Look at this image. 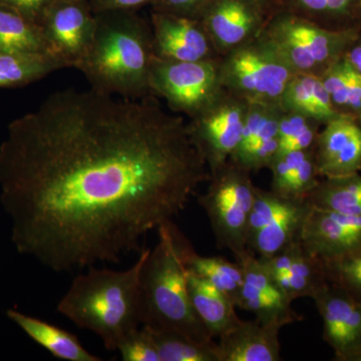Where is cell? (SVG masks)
I'll list each match as a JSON object with an SVG mask.
<instances>
[{
	"instance_id": "cell-1",
	"label": "cell",
	"mask_w": 361,
	"mask_h": 361,
	"mask_svg": "<svg viewBox=\"0 0 361 361\" xmlns=\"http://www.w3.org/2000/svg\"><path fill=\"white\" fill-rule=\"evenodd\" d=\"M210 178L156 99L61 90L8 125L0 202L18 253L54 272L118 263Z\"/></svg>"
},
{
	"instance_id": "cell-2",
	"label": "cell",
	"mask_w": 361,
	"mask_h": 361,
	"mask_svg": "<svg viewBox=\"0 0 361 361\" xmlns=\"http://www.w3.org/2000/svg\"><path fill=\"white\" fill-rule=\"evenodd\" d=\"M153 59L149 21L137 11H104L96 13L94 37L78 70L97 92L142 99L151 94Z\"/></svg>"
},
{
	"instance_id": "cell-3",
	"label": "cell",
	"mask_w": 361,
	"mask_h": 361,
	"mask_svg": "<svg viewBox=\"0 0 361 361\" xmlns=\"http://www.w3.org/2000/svg\"><path fill=\"white\" fill-rule=\"evenodd\" d=\"M149 251L142 247L129 269L87 268L73 280L56 310L78 329L97 334L108 350H116L142 324L140 273Z\"/></svg>"
},
{
	"instance_id": "cell-4",
	"label": "cell",
	"mask_w": 361,
	"mask_h": 361,
	"mask_svg": "<svg viewBox=\"0 0 361 361\" xmlns=\"http://www.w3.org/2000/svg\"><path fill=\"white\" fill-rule=\"evenodd\" d=\"M158 243L140 273L142 326L175 332L198 342L214 341L195 312L187 283V267L173 220L158 228Z\"/></svg>"
},
{
	"instance_id": "cell-5",
	"label": "cell",
	"mask_w": 361,
	"mask_h": 361,
	"mask_svg": "<svg viewBox=\"0 0 361 361\" xmlns=\"http://www.w3.org/2000/svg\"><path fill=\"white\" fill-rule=\"evenodd\" d=\"M361 28L332 30L287 13L268 16L259 37L295 73L320 77L345 54Z\"/></svg>"
},
{
	"instance_id": "cell-6",
	"label": "cell",
	"mask_w": 361,
	"mask_h": 361,
	"mask_svg": "<svg viewBox=\"0 0 361 361\" xmlns=\"http://www.w3.org/2000/svg\"><path fill=\"white\" fill-rule=\"evenodd\" d=\"M208 182L207 191L198 197L199 205L210 221L218 248L229 249L239 257L250 251L247 235L257 187L251 173L230 161L210 174Z\"/></svg>"
},
{
	"instance_id": "cell-7",
	"label": "cell",
	"mask_w": 361,
	"mask_h": 361,
	"mask_svg": "<svg viewBox=\"0 0 361 361\" xmlns=\"http://www.w3.org/2000/svg\"><path fill=\"white\" fill-rule=\"evenodd\" d=\"M223 87L248 103H280L295 75L260 37L233 49L220 59Z\"/></svg>"
},
{
	"instance_id": "cell-8",
	"label": "cell",
	"mask_w": 361,
	"mask_h": 361,
	"mask_svg": "<svg viewBox=\"0 0 361 361\" xmlns=\"http://www.w3.org/2000/svg\"><path fill=\"white\" fill-rule=\"evenodd\" d=\"M220 59L178 61L154 56L149 71V92L163 97L173 113L193 118L224 92Z\"/></svg>"
},
{
	"instance_id": "cell-9",
	"label": "cell",
	"mask_w": 361,
	"mask_h": 361,
	"mask_svg": "<svg viewBox=\"0 0 361 361\" xmlns=\"http://www.w3.org/2000/svg\"><path fill=\"white\" fill-rule=\"evenodd\" d=\"M249 103L228 90L187 123L188 135L209 174L222 168L238 147Z\"/></svg>"
},
{
	"instance_id": "cell-10",
	"label": "cell",
	"mask_w": 361,
	"mask_h": 361,
	"mask_svg": "<svg viewBox=\"0 0 361 361\" xmlns=\"http://www.w3.org/2000/svg\"><path fill=\"white\" fill-rule=\"evenodd\" d=\"M305 199H292L256 188L249 218L247 247L259 258L275 255L300 236L310 211Z\"/></svg>"
},
{
	"instance_id": "cell-11",
	"label": "cell",
	"mask_w": 361,
	"mask_h": 361,
	"mask_svg": "<svg viewBox=\"0 0 361 361\" xmlns=\"http://www.w3.org/2000/svg\"><path fill=\"white\" fill-rule=\"evenodd\" d=\"M39 26L49 56L63 68H78L94 37L96 13L89 0H58Z\"/></svg>"
},
{
	"instance_id": "cell-12",
	"label": "cell",
	"mask_w": 361,
	"mask_h": 361,
	"mask_svg": "<svg viewBox=\"0 0 361 361\" xmlns=\"http://www.w3.org/2000/svg\"><path fill=\"white\" fill-rule=\"evenodd\" d=\"M323 323V338L337 361H360L361 301L327 284L313 297Z\"/></svg>"
},
{
	"instance_id": "cell-13",
	"label": "cell",
	"mask_w": 361,
	"mask_h": 361,
	"mask_svg": "<svg viewBox=\"0 0 361 361\" xmlns=\"http://www.w3.org/2000/svg\"><path fill=\"white\" fill-rule=\"evenodd\" d=\"M149 25L155 58L178 61L221 58L199 18L152 11Z\"/></svg>"
},
{
	"instance_id": "cell-14",
	"label": "cell",
	"mask_w": 361,
	"mask_h": 361,
	"mask_svg": "<svg viewBox=\"0 0 361 361\" xmlns=\"http://www.w3.org/2000/svg\"><path fill=\"white\" fill-rule=\"evenodd\" d=\"M199 20L223 56L257 37L267 16L254 0H213Z\"/></svg>"
},
{
	"instance_id": "cell-15",
	"label": "cell",
	"mask_w": 361,
	"mask_h": 361,
	"mask_svg": "<svg viewBox=\"0 0 361 361\" xmlns=\"http://www.w3.org/2000/svg\"><path fill=\"white\" fill-rule=\"evenodd\" d=\"M243 271V286L238 308L249 311L256 319L264 323H276L282 327L300 322L292 308V302L278 287L267 270L251 251L236 258Z\"/></svg>"
},
{
	"instance_id": "cell-16",
	"label": "cell",
	"mask_w": 361,
	"mask_h": 361,
	"mask_svg": "<svg viewBox=\"0 0 361 361\" xmlns=\"http://www.w3.org/2000/svg\"><path fill=\"white\" fill-rule=\"evenodd\" d=\"M299 239L303 248L320 260L338 257L361 245V216L310 206Z\"/></svg>"
},
{
	"instance_id": "cell-17",
	"label": "cell",
	"mask_w": 361,
	"mask_h": 361,
	"mask_svg": "<svg viewBox=\"0 0 361 361\" xmlns=\"http://www.w3.org/2000/svg\"><path fill=\"white\" fill-rule=\"evenodd\" d=\"M320 178L361 172V128L350 116H338L322 126L314 146Z\"/></svg>"
},
{
	"instance_id": "cell-18",
	"label": "cell",
	"mask_w": 361,
	"mask_h": 361,
	"mask_svg": "<svg viewBox=\"0 0 361 361\" xmlns=\"http://www.w3.org/2000/svg\"><path fill=\"white\" fill-rule=\"evenodd\" d=\"M258 259L291 302L313 298L329 284L322 261L308 253L299 238L275 255Z\"/></svg>"
},
{
	"instance_id": "cell-19",
	"label": "cell",
	"mask_w": 361,
	"mask_h": 361,
	"mask_svg": "<svg viewBox=\"0 0 361 361\" xmlns=\"http://www.w3.org/2000/svg\"><path fill=\"white\" fill-rule=\"evenodd\" d=\"M281 325L240 319L218 338L221 361H280Z\"/></svg>"
},
{
	"instance_id": "cell-20",
	"label": "cell",
	"mask_w": 361,
	"mask_h": 361,
	"mask_svg": "<svg viewBox=\"0 0 361 361\" xmlns=\"http://www.w3.org/2000/svg\"><path fill=\"white\" fill-rule=\"evenodd\" d=\"M361 0H274L271 14L300 16L332 30L361 28Z\"/></svg>"
},
{
	"instance_id": "cell-21",
	"label": "cell",
	"mask_w": 361,
	"mask_h": 361,
	"mask_svg": "<svg viewBox=\"0 0 361 361\" xmlns=\"http://www.w3.org/2000/svg\"><path fill=\"white\" fill-rule=\"evenodd\" d=\"M188 291L195 312L213 338L239 322L231 299L203 278L187 269Z\"/></svg>"
},
{
	"instance_id": "cell-22",
	"label": "cell",
	"mask_w": 361,
	"mask_h": 361,
	"mask_svg": "<svg viewBox=\"0 0 361 361\" xmlns=\"http://www.w3.org/2000/svg\"><path fill=\"white\" fill-rule=\"evenodd\" d=\"M177 236L187 269L212 284L218 290L229 297L238 307L243 286V271L239 263L237 261L233 263L219 256L199 255L180 229L178 230Z\"/></svg>"
},
{
	"instance_id": "cell-23",
	"label": "cell",
	"mask_w": 361,
	"mask_h": 361,
	"mask_svg": "<svg viewBox=\"0 0 361 361\" xmlns=\"http://www.w3.org/2000/svg\"><path fill=\"white\" fill-rule=\"evenodd\" d=\"M7 317L16 323L33 341L47 349L54 357L68 361H102L82 345L77 336L39 318L16 310L6 311Z\"/></svg>"
},
{
	"instance_id": "cell-24",
	"label": "cell",
	"mask_w": 361,
	"mask_h": 361,
	"mask_svg": "<svg viewBox=\"0 0 361 361\" xmlns=\"http://www.w3.org/2000/svg\"><path fill=\"white\" fill-rule=\"evenodd\" d=\"M279 104L283 111L303 114L322 126L338 116L320 78L307 73L292 77Z\"/></svg>"
},
{
	"instance_id": "cell-25",
	"label": "cell",
	"mask_w": 361,
	"mask_h": 361,
	"mask_svg": "<svg viewBox=\"0 0 361 361\" xmlns=\"http://www.w3.org/2000/svg\"><path fill=\"white\" fill-rule=\"evenodd\" d=\"M305 200L311 207L322 210L361 216V172L322 178Z\"/></svg>"
},
{
	"instance_id": "cell-26",
	"label": "cell",
	"mask_w": 361,
	"mask_h": 361,
	"mask_svg": "<svg viewBox=\"0 0 361 361\" xmlns=\"http://www.w3.org/2000/svg\"><path fill=\"white\" fill-rule=\"evenodd\" d=\"M0 51L49 56L40 26L6 6H0Z\"/></svg>"
},
{
	"instance_id": "cell-27",
	"label": "cell",
	"mask_w": 361,
	"mask_h": 361,
	"mask_svg": "<svg viewBox=\"0 0 361 361\" xmlns=\"http://www.w3.org/2000/svg\"><path fill=\"white\" fill-rule=\"evenodd\" d=\"M337 115L357 118L361 111V75L342 56L320 75Z\"/></svg>"
},
{
	"instance_id": "cell-28",
	"label": "cell",
	"mask_w": 361,
	"mask_h": 361,
	"mask_svg": "<svg viewBox=\"0 0 361 361\" xmlns=\"http://www.w3.org/2000/svg\"><path fill=\"white\" fill-rule=\"evenodd\" d=\"M59 68H63V66L47 54L0 51V87H25Z\"/></svg>"
},
{
	"instance_id": "cell-29",
	"label": "cell",
	"mask_w": 361,
	"mask_h": 361,
	"mask_svg": "<svg viewBox=\"0 0 361 361\" xmlns=\"http://www.w3.org/2000/svg\"><path fill=\"white\" fill-rule=\"evenodd\" d=\"M148 329L160 361H221L217 342H198L175 332Z\"/></svg>"
},
{
	"instance_id": "cell-30",
	"label": "cell",
	"mask_w": 361,
	"mask_h": 361,
	"mask_svg": "<svg viewBox=\"0 0 361 361\" xmlns=\"http://www.w3.org/2000/svg\"><path fill=\"white\" fill-rule=\"evenodd\" d=\"M322 261L327 282L361 301V245L338 257Z\"/></svg>"
},
{
	"instance_id": "cell-31",
	"label": "cell",
	"mask_w": 361,
	"mask_h": 361,
	"mask_svg": "<svg viewBox=\"0 0 361 361\" xmlns=\"http://www.w3.org/2000/svg\"><path fill=\"white\" fill-rule=\"evenodd\" d=\"M319 180L320 177L316 168L314 148H313L299 164L281 193L278 195L292 199H305Z\"/></svg>"
},
{
	"instance_id": "cell-32",
	"label": "cell",
	"mask_w": 361,
	"mask_h": 361,
	"mask_svg": "<svg viewBox=\"0 0 361 361\" xmlns=\"http://www.w3.org/2000/svg\"><path fill=\"white\" fill-rule=\"evenodd\" d=\"M116 350L125 361H160L151 334L145 326L126 337Z\"/></svg>"
},
{
	"instance_id": "cell-33",
	"label": "cell",
	"mask_w": 361,
	"mask_h": 361,
	"mask_svg": "<svg viewBox=\"0 0 361 361\" xmlns=\"http://www.w3.org/2000/svg\"><path fill=\"white\" fill-rule=\"evenodd\" d=\"M310 151V149L290 152V153L275 157L269 167L272 172L271 191L276 194L281 193L282 190L286 186L287 182L295 172L299 164L303 161Z\"/></svg>"
},
{
	"instance_id": "cell-34",
	"label": "cell",
	"mask_w": 361,
	"mask_h": 361,
	"mask_svg": "<svg viewBox=\"0 0 361 361\" xmlns=\"http://www.w3.org/2000/svg\"><path fill=\"white\" fill-rule=\"evenodd\" d=\"M213 0H154L152 11L199 18Z\"/></svg>"
},
{
	"instance_id": "cell-35",
	"label": "cell",
	"mask_w": 361,
	"mask_h": 361,
	"mask_svg": "<svg viewBox=\"0 0 361 361\" xmlns=\"http://www.w3.org/2000/svg\"><path fill=\"white\" fill-rule=\"evenodd\" d=\"M322 125L317 121L312 120L298 135L290 141L278 147L277 156L295 151H308L314 148L318 135Z\"/></svg>"
},
{
	"instance_id": "cell-36",
	"label": "cell",
	"mask_w": 361,
	"mask_h": 361,
	"mask_svg": "<svg viewBox=\"0 0 361 361\" xmlns=\"http://www.w3.org/2000/svg\"><path fill=\"white\" fill-rule=\"evenodd\" d=\"M312 120L313 118L303 115V114L282 110L279 126H278V142H279V146L293 139Z\"/></svg>"
},
{
	"instance_id": "cell-37",
	"label": "cell",
	"mask_w": 361,
	"mask_h": 361,
	"mask_svg": "<svg viewBox=\"0 0 361 361\" xmlns=\"http://www.w3.org/2000/svg\"><path fill=\"white\" fill-rule=\"evenodd\" d=\"M56 1L58 0H0V6L11 7L39 25L45 13Z\"/></svg>"
},
{
	"instance_id": "cell-38",
	"label": "cell",
	"mask_w": 361,
	"mask_h": 361,
	"mask_svg": "<svg viewBox=\"0 0 361 361\" xmlns=\"http://www.w3.org/2000/svg\"><path fill=\"white\" fill-rule=\"evenodd\" d=\"M94 13L104 11H137L142 6H152L154 0H89Z\"/></svg>"
},
{
	"instance_id": "cell-39",
	"label": "cell",
	"mask_w": 361,
	"mask_h": 361,
	"mask_svg": "<svg viewBox=\"0 0 361 361\" xmlns=\"http://www.w3.org/2000/svg\"><path fill=\"white\" fill-rule=\"evenodd\" d=\"M343 56L348 61L349 65L361 75V30L349 45Z\"/></svg>"
},
{
	"instance_id": "cell-40",
	"label": "cell",
	"mask_w": 361,
	"mask_h": 361,
	"mask_svg": "<svg viewBox=\"0 0 361 361\" xmlns=\"http://www.w3.org/2000/svg\"><path fill=\"white\" fill-rule=\"evenodd\" d=\"M254 1L258 4L259 7L262 9L263 13L268 18L271 13V9H272L273 4H274V0H254Z\"/></svg>"
},
{
	"instance_id": "cell-41",
	"label": "cell",
	"mask_w": 361,
	"mask_h": 361,
	"mask_svg": "<svg viewBox=\"0 0 361 361\" xmlns=\"http://www.w3.org/2000/svg\"><path fill=\"white\" fill-rule=\"evenodd\" d=\"M355 120L357 121L358 125H360V127L361 128V111H360V114H358L357 118H356Z\"/></svg>"
},
{
	"instance_id": "cell-42",
	"label": "cell",
	"mask_w": 361,
	"mask_h": 361,
	"mask_svg": "<svg viewBox=\"0 0 361 361\" xmlns=\"http://www.w3.org/2000/svg\"><path fill=\"white\" fill-rule=\"evenodd\" d=\"M360 16H361V1H360Z\"/></svg>"
},
{
	"instance_id": "cell-43",
	"label": "cell",
	"mask_w": 361,
	"mask_h": 361,
	"mask_svg": "<svg viewBox=\"0 0 361 361\" xmlns=\"http://www.w3.org/2000/svg\"><path fill=\"white\" fill-rule=\"evenodd\" d=\"M360 361H361V358H360Z\"/></svg>"
}]
</instances>
